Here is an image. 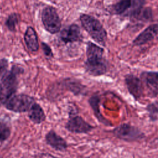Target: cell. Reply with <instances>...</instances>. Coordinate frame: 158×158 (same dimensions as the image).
Here are the masks:
<instances>
[{
  "instance_id": "cell-1",
  "label": "cell",
  "mask_w": 158,
  "mask_h": 158,
  "mask_svg": "<svg viewBox=\"0 0 158 158\" xmlns=\"http://www.w3.org/2000/svg\"><path fill=\"white\" fill-rule=\"evenodd\" d=\"M23 72L22 67L13 65L10 70L7 71L2 76L0 81V93L5 102L16 92L18 86L17 77Z\"/></svg>"
},
{
  "instance_id": "cell-2",
  "label": "cell",
  "mask_w": 158,
  "mask_h": 158,
  "mask_svg": "<svg viewBox=\"0 0 158 158\" xmlns=\"http://www.w3.org/2000/svg\"><path fill=\"white\" fill-rule=\"evenodd\" d=\"M80 20L83 27L90 36L99 44L104 46L107 39V33L101 22L94 17L85 14L80 15Z\"/></svg>"
},
{
  "instance_id": "cell-3",
  "label": "cell",
  "mask_w": 158,
  "mask_h": 158,
  "mask_svg": "<svg viewBox=\"0 0 158 158\" xmlns=\"http://www.w3.org/2000/svg\"><path fill=\"white\" fill-rule=\"evenodd\" d=\"M34 99L25 94H14L4 103L5 107L12 112L22 113L28 112L35 103Z\"/></svg>"
},
{
  "instance_id": "cell-4",
  "label": "cell",
  "mask_w": 158,
  "mask_h": 158,
  "mask_svg": "<svg viewBox=\"0 0 158 158\" xmlns=\"http://www.w3.org/2000/svg\"><path fill=\"white\" fill-rule=\"evenodd\" d=\"M42 23L49 33L55 34L61 28V20L56 9L52 6L45 7L41 12Z\"/></svg>"
},
{
  "instance_id": "cell-5",
  "label": "cell",
  "mask_w": 158,
  "mask_h": 158,
  "mask_svg": "<svg viewBox=\"0 0 158 158\" xmlns=\"http://www.w3.org/2000/svg\"><path fill=\"white\" fill-rule=\"evenodd\" d=\"M113 135L121 140L133 142L143 139L144 134L137 127L128 123H121L112 130Z\"/></svg>"
},
{
  "instance_id": "cell-6",
  "label": "cell",
  "mask_w": 158,
  "mask_h": 158,
  "mask_svg": "<svg viewBox=\"0 0 158 158\" xmlns=\"http://www.w3.org/2000/svg\"><path fill=\"white\" fill-rule=\"evenodd\" d=\"M87 60L85 66H96L106 64L103 58L104 49L92 42H88L86 46Z\"/></svg>"
},
{
  "instance_id": "cell-7",
  "label": "cell",
  "mask_w": 158,
  "mask_h": 158,
  "mask_svg": "<svg viewBox=\"0 0 158 158\" xmlns=\"http://www.w3.org/2000/svg\"><path fill=\"white\" fill-rule=\"evenodd\" d=\"M65 128L73 133H87L91 131L94 127L81 117L72 115L66 123Z\"/></svg>"
},
{
  "instance_id": "cell-8",
  "label": "cell",
  "mask_w": 158,
  "mask_h": 158,
  "mask_svg": "<svg viewBox=\"0 0 158 158\" xmlns=\"http://www.w3.org/2000/svg\"><path fill=\"white\" fill-rule=\"evenodd\" d=\"M142 83L146 86L148 94L151 97L158 95V72H144L141 74Z\"/></svg>"
},
{
  "instance_id": "cell-9",
  "label": "cell",
  "mask_w": 158,
  "mask_h": 158,
  "mask_svg": "<svg viewBox=\"0 0 158 158\" xmlns=\"http://www.w3.org/2000/svg\"><path fill=\"white\" fill-rule=\"evenodd\" d=\"M125 81L128 92L135 99H140L143 92V85L141 80L135 75L129 74L126 75Z\"/></svg>"
},
{
  "instance_id": "cell-10",
  "label": "cell",
  "mask_w": 158,
  "mask_h": 158,
  "mask_svg": "<svg viewBox=\"0 0 158 158\" xmlns=\"http://www.w3.org/2000/svg\"><path fill=\"white\" fill-rule=\"evenodd\" d=\"M60 38L65 43L76 42L81 38L80 28L78 25L72 24L61 30Z\"/></svg>"
},
{
  "instance_id": "cell-11",
  "label": "cell",
  "mask_w": 158,
  "mask_h": 158,
  "mask_svg": "<svg viewBox=\"0 0 158 158\" xmlns=\"http://www.w3.org/2000/svg\"><path fill=\"white\" fill-rule=\"evenodd\" d=\"M46 143L52 148L59 151H65L67 148L66 141L54 130H51L45 136Z\"/></svg>"
},
{
  "instance_id": "cell-12",
  "label": "cell",
  "mask_w": 158,
  "mask_h": 158,
  "mask_svg": "<svg viewBox=\"0 0 158 158\" xmlns=\"http://www.w3.org/2000/svg\"><path fill=\"white\" fill-rule=\"evenodd\" d=\"M156 33L157 24L149 25L135 38L133 41V45L141 46L151 41L156 36Z\"/></svg>"
},
{
  "instance_id": "cell-13",
  "label": "cell",
  "mask_w": 158,
  "mask_h": 158,
  "mask_svg": "<svg viewBox=\"0 0 158 158\" xmlns=\"http://www.w3.org/2000/svg\"><path fill=\"white\" fill-rule=\"evenodd\" d=\"M24 40L27 48L31 52H36L39 49V43L36 31L31 27H28L24 34Z\"/></svg>"
},
{
  "instance_id": "cell-14",
  "label": "cell",
  "mask_w": 158,
  "mask_h": 158,
  "mask_svg": "<svg viewBox=\"0 0 158 158\" xmlns=\"http://www.w3.org/2000/svg\"><path fill=\"white\" fill-rule=\"evenodd\" d=\"M28 116L31 121L36 124H40L46 118V115L43 108L36 102L28 111Z\"/></svg>"
},
{
  "instance_id": "cell-15",
  "label": "cell",
  "mask_w": 158,
  "mask_h": 158,
  "mask_svg": "<svg viewBox=\"0 0 158 158\" xmlns=\"http://www.w3.org/2000/svg\"><path fill=\"white\" fill-rule=\"evenodd\" d=\"M99 101L100 99L98 96H93L90 98L89 100V104L92 107L94 114L99 122L106 125V126H112L111 122H110L107 119H106L101 113L99 109Z\"/></svg>"
},
{
  "instance_id": "cell-16",
  "label": "cell",
  "mask_w": 158,
  "mask_h": 158,
  "mask_svg": "<svg viewBox=\"0 0 158 158\" xmlns=\"http://www.w3.org/2000/svg\"><path fill=\"white\" fill-rule=\"evenodd\" d=\"M131 4V0H119L110 6V10L115 14H123L129 10Z\"/></svg>"
},
{
  "instance_id": "cell-17",
  "label": "cell",
  "mask_w": 158,
  "mask_h": 158,
  "mask_svg": "<svg viewBox=\"0 0 158 158\" xmlns=\"http://www.w3.org/2000/svg\"><path fill=\"white\" fill-rule=\"evenodd\" d=\"M131 18L135 19L137 20L147 21L152 17V10L149 7H142L136 12H135Z\"/></svg>"
},
{
  "instance_id": "cell-18",
  "label": "cell",
  "mask_w": 158,
  "mask_h": 158,
  "mask_svg": "<svg viewBox=\"0 0 158 158\" xmlns=\"http://www.w3.org/2000/svg\"><path fill=\"white\" fill-rule=\"evenodd\" d=\"M146 110L148 113V117L151 121L155 122L158 118V101H156L148 104Z\"/></svg>"
},
{
  "instance_id": "cell-19",
  "label": "cell",
  "mask_w": 158,
  "mask_h": 158,
  "mask_svg": "<svg viewBox=\"0 0 158 158\" xmlns=\"http://www.w3.org/2000/svg\"><path fill=\"white\" fill-rule=\"evenodd\" d=\"M19 20V15L18 14L14 12L10 14L7 18L5 24L7 28L11 31L15 30L16 25L18 24Z\"/></svg>"
},
{
  "instance_id": "cell-20",
  "label": "cell",
  "mask_w": 158,
  "mask_h": 158,
  "mask_svg": "<svg viewBox=\"0 0 158 158\" xmlns=\"http://www.w3.org/2000/svg\"><path fill=\"white\" fill-rule=\"evenodd\" d=\"M11 133L9 125L5 122L0 123V142H3L9 138Z\"/></svg>"
},
{
  "instance_id": "cell-21",
  "label": "cell",
  "mask_w": 158,
  "mask_h": 158,
  "mask_svg": "<svg viewBox=\"0 0 158 158\" xmlns=\"http://www.w3.org/2000/svg\"><path fill=\"white\" fill-rule=\"evenodd\" d=\"M145 3V0H131V7L126 12L125 15L131 16L135 12L143 7Z\"/></svg>"
},
{
  "instance_id": "cell-22",
  "label": "cell",
  "mask_w": 158,
  "mask_h": 158,
  "mask_svg": "<svg viewBox=\"0 0 158 158\" xmlns=\"http://www.w3.org/2000/svg\"><path fill=\"white\" fill-rule=\"evenodd\" d=\"M8 67V60L6 59H0V77H2L7 71Z\"/></svg>"
},
{
  "instance_id": "cell-23",
  "label": "cell",
  "mask_w": 158,
  "mask_h": 158,
  "mask_svg": "<svg viewBox=\"0 0 158 158\" xmlns=\"http://www.w3.org/2000/svg\"><path fill=\"white\" fill-rule=\"evenodd\" d=\"M41 46H42V49H43V52L45 54V56L48 57H52L53 56V54H52V50H51V48L49 47V46L44 42H43L41 43Z\"/></svg>"
},
{
  "instance_id": "cell-24",
  "label": "cell",
  "mask_w": 158,
  "mask_h": 158,
  "mask_svg": "<svg viewBox=\"0 0 158 158\" xmlns=\"http://www.w3.org/2000/svg\"><path fill=\"white\" fill-rule=\"evenodd\" d=\"M4 102H5V101H4V100L3 98H2V96H1V93H0V106H1L2 104H4Z\"/></svg>"
},
{
  "instance_id": "cell-25",
  "label": "cell",
  "mask_w": 158,
  "mask_h": 158,
  "mask_svg": "<svg viewBox=\"0 0 158 158\" xmlns=\"http://www.w3.org/2000/svg\"><path fill=\"white\" fill-rule=\"evenodd\" d=\"M156 36L158 38V24H157V33H156Z\"/></svg>"
},
{
  "instance_id": "cell-26",
  "label": "cell",
  "mask_w": 158,
  "mask_h": 158,
  "mask_svg": "<svg viewBox=\"0 0 158 158\" xmlns=\"http://www.w3.org/2000/svg\"><path fill=\"white\" fill-rule=\"evenodd\" d=\"M0 158H1V157H0Z\"/></svg>"
}]
</instances>
